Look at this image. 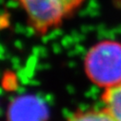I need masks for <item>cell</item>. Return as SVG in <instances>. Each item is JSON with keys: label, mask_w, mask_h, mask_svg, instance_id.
Returning a JSON list of instances; mask_svg holds the SVG:
<instances>
[{"label": "cell", "mask_w": 121, "mask_h": 121, "mask_svg": "<svg viewBox=\"0 0 121 121\" xmlns=\"http://www.w3.org/2000/svg\"><path fill=\"white\" fill-rule=\"evenodd\" d=\"M84 72L104 90L121 83V42L106 39L91 47L84 58Z\"/></svg>", "instance_id": "1"}, {"label": "cell", "mask_w": 121, "mask_h": 121, "mask_svg": "<svg viewBox=\"0 0 121 121\" xmlns=\"http://www.w3.org/2000/svg\"><path fill=\"white\" fill-rule=\"evenodd\" d=\"M85 0H17L29 25L37 35H44L61 25Z\"/></svg>", "instance_id": "2"}, {"label": "cell", "mask_w": 121, "mask_h": 121, "mask_svg": "<svg viewBox=\"0 0 121 121\" xmlns=\"http://www.w3.org/2000/svg\"><path fill=\"white\" fill-rule=\"evenodd\" d=\"M49 111L41 99L35 95H21L13 99L7 112L8 121H48Z\"/></svg>", "instance_id": "3"}, {"label": "cell", "mask_w": 121, "mask_h": 121, "mask_svg": "<svg viewBox=\"0 0 121 121\" xmlns=\"http://www.w3.org/2000/svg\"><path fill=\"white\" fill-rule=\"evenodd\" d=\"M101 99L112 116L116 121H121V83L104 90Z\"/></svg>", "instance_id": "4"}, {"label": "cell", "mask_w": 121, "mask_h": 121, "mask_svg": "<svg viewBox=\"0 0 121 121\" xmlns=\"http://www.w3.org/2000/svg\"><path fill=\"white\" fill-rule=\"evenodd\" d=\"M66 121H116L105 109H90L73 113Z\"/></svg>", "instance_id": "5"}]
</instances>
